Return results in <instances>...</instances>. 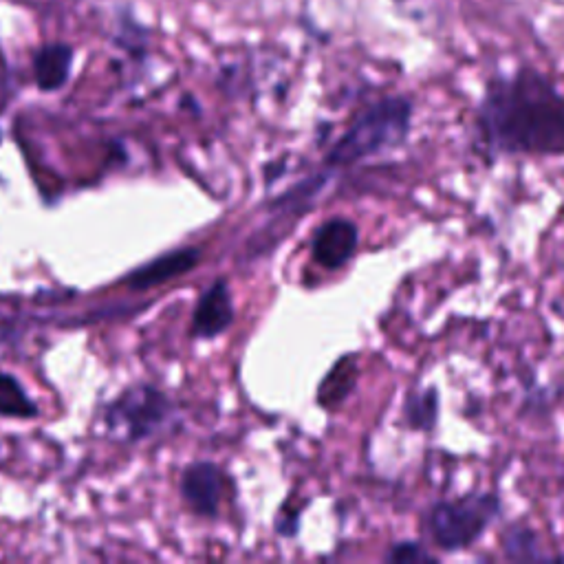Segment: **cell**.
Here are the masks:
<instances>
[{
	"label": "cell",
	"instance_id": "17",
	"mask_svg": "<svg viewBox=\"0 0 564 564\" xmlns=\"http://www.w3.org/2000/svg\"><path fill=\"white\" fill-rule=\"evenodd\" d=\"M7 100H9V75H7V64L3 58V51H0V111L5 108Z\"/></svg>",
	"mask_w": 564,
	"mask_h": 564
},
{
	"label": "cell",
	"instance_id": "19",
	"mask_svg": "<svg viewBox=\"0 0 564 564\" xmlns=\"http://www.w3.org/2000/svg\"><path fill=\"white\" fill-rule=\"evenodd\" d=\"M0 137H3V135H0Z\"/></svg>",
	"mask_w": 564,
	"mask_h": 564
},
{
	"label": "cell",
	"instance_id": "2",
	"mask_svg": "<svg viewBox=\"0 0 564 564\" xmlns=\"http://www.w3.org/2000/svg\"><path fill=\"white\" fill-rule=\"evenodd\" d=\"M415 119V102L401 93L382 95L366 104L333 141L324 155V166L331 170H346L366 159L393 153L408 141Z\"/></svg>",
	"mask_w": 564,
	"mask_h": 564
},
{
	"label": "cell",
	"instance_id": "13",
	"mask_svg": "<svg viewBox=\"0 0 564 564\" xmlns=\"http://www.w3.org/2000/svg\"><path fill=\"white\" fill-rule=\"evenodd\" d=\"M73 49L64 42H51L34 56V75L40 91H58L69 82Z\"/></svg>",
	"mask_w": 564,
	"mask_h": 564
},
{
	"label": "cell",
	"instance_id": "18",
	"mask_svg": "<svg viewBox=\"0 0 564 564\" xmlns=\"http://www.w3.org/2000/svg\"><path fill=\"white\" fill-rule=\"evenodd\" d=\"M560 479H562V485H564V465H562V476H560Z\"/></svg>",
	"mask_w": 564,
	"mask_h": 564
},
{
	"label": "cell",
	"instance_id": "15",
	"mask_svg": "<svg viewBox=\"0 0 564 564\" xmlns=\"http://www.w3.org/2000/svg\"><path fill=\"white\" fill-rule=\"evenodd\" d=\"M390 564H410V562H439V558L432 553L421 540H399L390 545L384 556Z\"/></svg>",
	"mask_w": 564,
	"mask_h": 564
},
{
	"label": "cell",
	"instance_id": "3",
	"mask_svg": "<svg viewBox=\"0 0 564 564\" xmlns=\"http://www.w3.org/2000/svg\"><path fill=\"white\" fill-rule=\"evenodd\" d=\"M505 503L498 492L474 490L457 498H437L419 516L421 534L432 549L463 553L503 518Z\"/></svg>",
	"mask_w": 564,
	"mask_h": 564
},
{
	"label": "cell",
	"instance_id": "14",
	"mask_svg": "<svg viewBox=\"0 0 564 564\" xmlns=\"http://www.w3.org/2000/svg\"><path fill=\"white\" fill-rule=\"evenodd\" d=\"M0 415L16 419H31L38 415L36 401L27 395L23 384L5 373H0Z\"/></svg>",
	"mask_w": 564,
	"mask_h": 564
},
{
	"label": "cell",
	"instance_id": "12",
	"mask_svg": "<svg viewBox=\"0 0 564 564\" xmlns=\"http://www.w3.org/2000/svg\"><path fill=\"white\" fill-rule=\"evenodd\" d=\"M441 417V393L435 384L412 388L401 406V423L412 432H428L437 430Z\"/></svg>",
	"mask_w": 564,
	"mask_h": 564
},
{
	"label": "cell",
	"instance_id": "16",
	"mask_svg": "<svg viewBox=\"0 0 564 564\" xmlns=\"http://www.w3.org/2000/svg\"><path fill=\"white\" fill-rule=\"evenodd\" d=\"M300 525H302L300 507L291 505V501H287L285 505H280L276 520H274L276 534L280 538H296L300 534Z\"/></svg>",
	"mask_w": 564,
	"mask_h": 564
},
{
	"label": "cell",
	"instance_id": "11",
	"mask_svg": "<svg viewBox=\"0 0 564 564\" xmlns=\"http://www.w3.org/2000/svg\"><path fill=\"white\" fill-rule=\"evenodd\" d=\"M503 558L509 562H553L564 560L558 553H547L542 547V540L538 531L525 520H512L507 523L498 536Z\"/></svg>",
	"mask_w": 564,
	"mask_h": 564
},
{
	"label": "cell",
	"instance_id": "8",
	"mask_svg": "<svg viewBox=\"0 0 564 564\" xmlns=\"http://www.w3.org/2000/svg\"><path fill=\"white\" fill-rule=\"evenodd\" d=\"M236 307L232 300L230 285L225 278L214 280L212 285L203 291L197 307L192 313L190 333L197 340H214L223 335L234 324Z\"/></svg>",
	"mask_w": 564,
	"mask_h": 564
},
{
	"label": "cell",
	"instance_id": "4",
	"mask_svg": "<svg viewBox=\"0 0 564 564\" xmlns=\"http://www.w3.org/2000/svg\"><path fill=\"white\" fill-rule=\"evenodd\" d=\"M335 170L324 166L320 172L294 183L271 201L269 221L245 243V254L249 260L269 256L274 249L294 232V227L305 219L309 210L316 205L318 197L329 186Z\"/></svg>",
	"mask_w": 564,
	"mask_h": 564
},
{
	"label": "cell",
	"instance_id": "9",
	"mask_svg": "<svg viewBox=\"0 0 564 564\" xmlns=\"http://www.w3.org/2000/svg\"><path fill=\"white\" fill-rule=\"evenodd\" d=\"M199 260H201V249L199 247L172 249V252L159 256L155 260H150L148 265L130 271V274L126 276V285L130 289H137V291L164 285V282H168L172 278H179L183 274H188V271H192L194 267L199 265Z\"/></svg>",
	"mask_w": 564,
	"mask_h": 564
},
{
	"label": "cell",
	"instance_id": "1",
	"mask_svg": "<svg viewBox=\"0 0 564 564\" xmlns=\"http://www.w3.org/2000/svg\"><path fill=\"white\" fill-rule=\"evenodd\" d=\"M472 135L487 161L564 157V93L529 64L494 73L474 108Z\"/></svg>",
	"mask_w": 564,
	"mask_h": 564
},
{
	"label": "cell",
	"instance_id": "7",
	"mask_svg": "<svg viewBox=\"0 0 564 564\" xmlns=\"http://www.w3.org/2000/svg\"><path fill=\"white\" fill-rule=\"evenodd\" d=\"M227 479L225 472L212 461L190 463L181 474V498L201 518H216L221 512Z\"/></svg>",
	"mask_w": 564,
	"mask_h": 564
},
{
	"label": "cell",
	"instance_id": "5",
	"mask_svg": "<svg viewBox=\"0 0 564 564\" xmlns=\"http://www.w3.org/2000/svg\"><path fill=\"white\" fill-rule=\"evenodd\" d=\"M177 417L175 404L159 388L139 384L124 390L106 408V426L124 441H144L159 435Z\"/></svg>",
	"mask_w": 564,
	"mask_h": 564
},
{
	"label": "cell",
	"instance_id": "10",
	"mask_svg": "<svg viewBox=\"0 0 564 564\" xmlns=\"http://www.w3.org/2000/svg\"><path fill=\"white\" fill-rule=\"evenodd\" d=\"M360 355L346 353L333 362V366L320 379L316 401L322 410L338 412L346 399L355 393V386L360 382Z\"/></svg>",
	"mask_w": 564,
	"mask_h": 564
},
{
	"label": "cell",
	"instance_id": "6",
	"mask_svg": "<svg viewBox=\"0 0 564 564\" xmlns=\"http://www.w3.org/2000/svg\"><path fill=\"white\" fill-rule=\"evenodd\" d=\"M311 260L324 271H342L360 247V227L346 216H331L311 234Z\"/></svg>",
	"mask_w": 564,
	"mask_h": 564
}]
</instances>
